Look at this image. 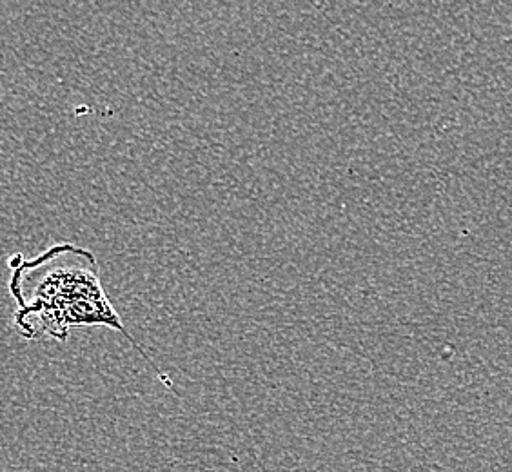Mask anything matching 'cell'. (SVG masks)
I'll return each instance as SVG.
<instances>
[{"label":"cell","instance_id":"1","mask_svg":"<svg viewBox=\"0 0 512 472\" xmlns=\"http://www.w3.org/2000/svg\"><path fill=\"white\" fill-rule=\"evenodd\" d=\"M10 266V293L17 302L13 320L26 340L66 342L77 327H108L124 336L160 380L169 384L111 304L100 280L97 256L89 249L55 244L31 260L13 256Z\"/></svg>","mask_w":512,"mask_h":472}]
</instances>
